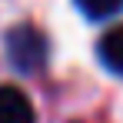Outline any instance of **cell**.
<instances>
[{
  "label": "cell",
  "mask_w": 123,
  "mask_h": 123,
  "mask_svg": "<svg viewBox=\"0 0 123 123\" xmlns=\"http://www.w3.org/2000/svg\"><path fill=\"white\" fill-rule=\"evenodd\" d=\"M77 7L90 20H106V17H113V13L123 10V0H77Z\"/></svg>",
  "instance_id": "277c9868"
},
{
  "label": "cell",
  "mask_w": 123,
  "mask_h": 123,
  "mask_svg": "<svg viewBox=\"0 0 123 123\" xmlns=\"http://www.w3.org/2000/svg\"><path fill=\"white\" fill-rule=\"evenodd\" d=\"M33 103L20 86H0V123H33Z\"/></svg>",
  "instance_id": "7a4b0ae2"
},
{
  "label": "cell",
  "mask_w": 123,
  "mask_h": 123,
  "mask_svg": "<svg viewBox=\"0 0 123 123\" xmlns=\"http://www.w3.org/2000/svg\"><path fill=\"white\" fill-rule=\"evenodd\" d=\"M97 57H100V63L110 70V73L123 77V23L110 27V30L100 37V43H97Z\"/></svg>",
  "instance_id": "3957f363"
},
{
  "label": "cell",
  "mask_w": 123,
  "mask_h": 123,
  "mask_svg": "<svg viewBox=\"0 0 123 123\" xmlns=\"http://www.w3.org/2000/svg\"><path fill=\"white\" fill-rule=\"evenodd\" d=\"M3 47H7V60L13 70L20 73H37L47 57H50V43H47V33L33 23H20V27H10L7 37H3Z\"/></svg>",
  "instance_id": "6da1fadb"
}]
</instances>
